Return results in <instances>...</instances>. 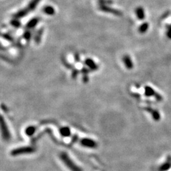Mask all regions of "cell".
I'll use <instances>...</instances> for the list:
<instances>
[{"mask_svg":"<svg viewBox=\"0 0 171 171\" xmlns=\"http://www.w3.org/2000/svg\"><path fill=\"white\" fill-rule=\"evenodd\" d=\"M62 159L67 167L72 171H82V170L74 164V162L70 159V158L66 154L62 155Z\"/></svg>","mask_w":171,"mask_h":171,"instance_id":"cell-1","label":"cell"},{"mask_svg":"<svg viewBox=\"0 0 171 171\" xmlns=\"http://www.w3.org/2000/svg\"><path fill=\"white\" fill-rule=\"evenodd\" d=\"M99 8L101 11H102L103 12H106V13H112L116 15V16H122V15H123V13H122L121 11L117 10V9L110 7L107 5H100Z\"/></svg>","mask_w":171,"mask_h":171,"instance_id":"cell-2","label":"cell"},{"mask_svg":"<svg viewBox=\"0 0 171 171\" xmlns=\"http://www.w3.org/2000/svg\"><path fill=\"white\" fill-rule=\"evenodd\" d=\"M41 1V0H31L30 2L29 3L28 6H27V7L24 8V10H26V11L28 14L29 12L33 11L34 9L37 7V5H38V3L39 2Z\"/></svg>","mask_w":171,"mask_h":171,"instance_id":"cell-3","label":"cell"},{"mask_svg":"<svg viewBox=\"0 0 171 171\" xmlns=\"http://www.w3.org/2000/svg\"><path fill=\"white\" fill-rule=\"evenodd\" d=\"M135 13L139 20H143L145 18V10L143 7H139L138 8H136L135 10Z\"/></svg>","mask_w":171,"mask_h":171,"instance_id":"cell-4","label":"cell"},{"mask_svg":"<svg viewBox=\"0 0 171 171\" xmlns=\"http://www.w3.org/2000/svg\"><path fill=\"white\" fill-rule=\"evenodd\" d=\"M39 21V19L38 18H33L31 20H30L27 24H26V28L27 29H32L34 27H35L37 24H38Z\"/></svg>","mask_w":171,"mask_h":171,"instance_id":"cell-5","label":"cell"},{"mask_svg":"<svg viewBox=\"0 0 171 171\" xmlns=\"http://www.w3.org/2000/svg\"><path fill=\"white\" fill-rule=\"evenodd\" d=\"M123 62L128 69H131L133 67V63L129 55H125L123 57Z\"/></svg>","mask_w":171,"mask_h":171,"instance_id":"cell-6","label":"cell"},{"mask_svg":"<svg viewBox=\"0 0 171 171\" xmlns=\"http://www.w3.org/2000/svg\"><path fill=\"white\" fill-rule=\"evenodd\" d=\"M32 151L31 148H20V149H15L12 151V154L13 155H18V154H22V153H30Z\"/></svg>","mask_w":171,"mask_h":171,"instance_id":"cell-7","label":"cell"},{"mask_svg":"<svg viewBox=\"0 0 171 171\" xmlns=\"http://www.w3.org/2000/svg\"><path fill=\"white\" fill-rule=\"evenodd\" d=\"M42 11H43L44 13L48 15H53L55 13V8L51 7V6H46L42 9Z\"/></svg>","mask_w":171,"mask_h":171,"instance_id":"cell-8","label":"cell"},{"mask_svg":"<svg viewBox=\"0 0 171 171\" xmlns=\"http://www.w3.org/2000/svg\"><path fill=\"white\" fill-rule=\"evenodd\" d=\"M27 15V13L26 11V10H24V8L22 9V10H20L18 12H17L16 13L13 15V17L14 19H22V18L26 17Z\"/></svg>","mask_w":171,"mask_h":171,"instance_id":"cell-9","label":"cell"},{"mask_svg":"<svg viewBox=\"0 0 171 171\" xmlns=\"http://www.w3.org/2000/svg\"><path fill=\"white\" fill-rule=\"evenodd\" d=\"M85 63L86 64V65L91 68V69H93V70H95L98 69V65L96 64L93 62V60L88 59L87 60H85Z\"/></svg>","mask_w":171,"mask_h":171,"instance_id":"cell-10","label":"cell"},{"mask_svg":"<svg viewBox=\"0 0 171 171\" xmlns=\"http://www.w3.org/2000/svg\"><path fill=\"white\" fill-rule=\"evenodd\" d=\"M82 144L85 146H88V147H93L95 146V143L91 139H85L82 141Z\"/></svg>","mask_w":171,"mask_h":171,"instance_id":"cell-11","label":"cell"},{"mask_svg":"<svg viewBox=\"0 0 171 171\" xmlns=\"http://www.w3.org/2000/svg\"><path fill=\"white\" fill-rule=\"evenodd\" d=\"M149 28V24L148 22H145L142 24L139 27V32L141 34H144L147 31Z\"/></svg>","mask_w":171,"mask_h":171,"instance_id":"cell-12","label":"cell"},{"mask_svg":"<svg viewBox=\"0 0 171 171\" xmlns=\"http://www.w3.org/2000/svg\"><path fill=\"white\" fill-rule=\"evenodd\" d=\"M42 32H43V29H40L38 30V32L36 33V36H35V41L37 42V43H39V42L41 41Z\"/></svg>","mask_w":171,"mask_h":171,"instance_id":"cell-13","label":"cell"},{"mask_svg":"<svg viewBox=\"0 0 171 171\" xmlns=\"http://www.w3.org/2000/svg\"><path fill=\"white\" fill-rule=\"evenodd\" d=\"M10 24L12 26L15 27V28H19L21 26V23L19 20H18L17 19H14L11 20L10 22Z\"/></svg>","mask_w":171,"mask_h":171,"instance_id":"cell-14","label":"cell"},{"mask_svg":"<svg viewBox=\"0 0 171 171\" xmlns=\"http://www.w3.org/2000/svg\"><path fill=\"white\" fill-rule=\"evenodd\" d=\"M23 37L24 39H26L27 41H29L30 38H31V32L30 31H26L24 34Z\"/></svg>","mask_w":171,"mask_h":171,"instance_id":"cell-15","label":"cell"},{"mask_svg":"<svg viewBox=\"0 0 171 171\" xmlns=\"http://www.w3.org/2000/svg\"><path fill=\"white\" fill-rule=\"evenodd\" d=\"M2 37L4 39H5L6 40H7L8 41H13V39L11 37V36L9 34H2Z\"/></svg>","mask_w":171,"mask_h":171,"instance_id":"cell-16","label":"cell"},{"mask_svg":"<svg viewBox=\"0 0 171 171\" xmlns=\"http://www.w3.org/2000/svg\"><path fill=\"white\" fill-rule=\"evenodd\" d=\"M112 1L110 0H99L100 5H107L109 4H112Z\"/></svg>","mask_w":171,"mask_h":171,"instance_id":"cell-17","label":"cell"},{"mask_svg":"<svg viewBox=\"0 0 171 171\" xmlns=\"http://www.w3.org/2000/svg\"><path fill=\"white\" fill-rule=\"evenodd\" d=\"M167 27V36L169 39H171V25H168L166 26Z\"/></svg>","mask_w":171,"mask_h":171,"instance_id":"cell-18","label":"cell"},{"mask_svg":"<svg viewBox=\"0 0 171 171\" xmlns=\"http://www.w3.org/2000/svg\"><path fill=\"white\" fill-rule=\"evenodd\" d=\"M61 133L64 136H67L69 134V130L68 128H63V129L61 130Z\"/></svg>","mask_w":171,"mask_h":171,"instance_id":"cell-19","label":"cell"},{"mask_svg":"<svg viewBox=\"0 0 171 171\" xmlns=\"http://www.w3.org/2000/svg\"><path fill=\"white\" fill-rule=\"evenodd\" d=\"M27 133H28L29 135H31V134H32V133H34V128L32 127L28 128V129H27Z\"/></svg>","mask_w":171,"mask_h":171,"instance_id":"cell-20","label":"cell"}]
</instances>
